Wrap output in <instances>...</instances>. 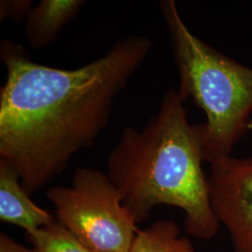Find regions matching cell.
Segmentation results:
<instances>
[{"label": "cell", "instance_id": "1", "mask_svg": "<svg viewBox=\"0 0 252 252\" xmlns=\"http://www.w3.org/2000/svg\"><path fill=\"white\" fill-rule=\"evenodd\" d=\"M152 48L150 38L129 36L90 63L64 69L34 62L18 43L1 41L7 78L0 90V158L14 165L30 195L94 144Z\"/></svg>", "mask_w": 252, "mask_h": 252}, {"label": "cell", "instance_id": "2", "mask_svg": "<svg viewBox=\"0 0 252 252\" xmlns=\"http://www.w3.org/2000/svg\"><path fill=\"white\" fill-rule=\"evenodd\" d=\"M183 103L179 92L168 90L142 129L125 128L108 153L106 173L136 224L159 205L179 207L187 233L207 240L220 223L202 167L201 125L189 124Z\"/></svg>", "mask_w": 252, "mask_h": 252}, {"label": "cell", "instance_id": "3", "mask_svg": "<svg viewBox=\"0 0 252 252\" xmlns=\"http://www.w3.org/2000/svg\"><path fill=\"white\" fill-rule=\"evenodd\" d=\"M160 8L180 74L179 94L207 116L201 125L204 161L229 157L252 128V69L192 34L175 1H162Z\"/></svg>", "mask_w": 252, "mask_h": 252}, {"label": "cell", "instance_id": "4", "mask_svg": "<svg viewBox=\"0 0 252 252\" xmlns=\"http://www.w3.org/2000/svg\"><path fill=\"white\" fill-rule=\"evenodd\" d=\"M46 196L59 223L92 252H130L137 224L106 172L79 167L70 186H54Z\"/></svg>", "mask_w": 252, "mask_h": 252}, {"label": "cell", "instance_id": "5", "mask_svg": "<svg viewBox=\"0 0 252 252\" xmlns=\"http://www.w3.org/2000/svg\"><path fill=\"white\" fill-rule=\"evenodd\" d=\"M210 205L225 226L234 252H252V157L232 156L210 163Z\"/></svg>", "mask_w": 252, "mask_h": 252}, {"label": "cell", "instance_id": "6", "mask_svg": "<svg viewBox=\"0 0 252 252\" xmlns=\"http://www.w3.org/2000/svg\"><path fill=\"white\" fill-rule=\"evenodd\" d=\"M0 220L32 233L53 222L54 217L38 207L22 185L14 165L0 158Z\"/></svg>", "mask_w": 252, "mask_h": 252}, {"label": "cell", "instance_id": "7", "mask_svg": "<svg viewBox=\"0 0 252 252\" xmlns=\"http://www.w3.org/2000/svg\"><path fill=\"white\" fill-rule=\"evenodd\" d=\"M82 0H42L33 7L26 19L25 35L28 44L40 50L57 36L84 6Z\"/></svg>", "mask_w": 252, "mask_h": 252}, {"label": "cell", "instance_id": "8", "mask_svg": "<svg viewBox=\"0 0 252 252\" xmlns=\"http://www.w3.org/2000/svg\"><path fill=\"white\" fill-rule=\"evenodd\" d=\"M130 252H195L173 220H157L136 234Z\"/></svg>", "mask_w": 252, "mask_h": 252}, {"label": "cell", "instance_id": "9", "mask_svg": "<svg viewBox=\"0 0 252 252\" xmlns=\"http://www.w3.org/2000/svg\"><path fill=\"white\" fill-rule=\"evenodd\" d=\"M26 235L32 244L30 252H92L56 219Z\"/></svg>", "mask_w": 252, "mask_h": 252}, {"label": "cell", "instance_id": "10", "mask_svg": "<svg viewBox=\"0 0 252 252\" xmlns=\"http://www.w3.org/2000/svg\"><path fill=\"white\" fill-rule=\"evenodd\" d=\"M34 5L29 0H11L1 1L0 18L9 19L12 21H21L27 19Z\"/></svg>", "mask_w": 252, "mask_h": 252}, {"label": "cell", "instance_id": "11", "mask_svg": "<svg viewBox=\"0 0 252 252\" xmlns=\"http://www.w3.org/2000/svg\"><path fill=\"white\" fill-rule=\"evenodd\" d=\"M0 252H30L29 249L16 242L8 234H0Z\"/></svg>", "mask_w": 252, "mask_h": 252}]
</instances>
